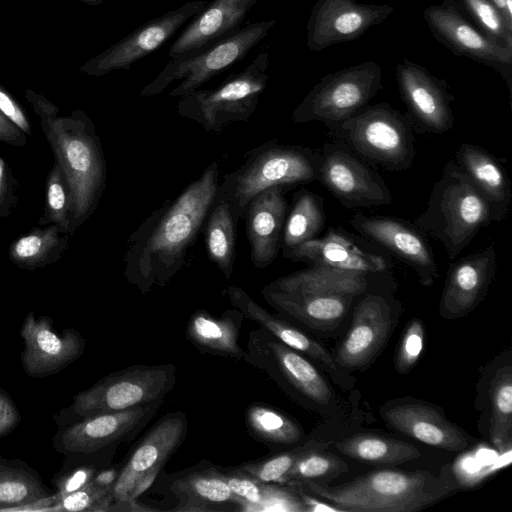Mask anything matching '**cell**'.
<instances>
[{"label":"cell","mask_w":512,"mask_h":512,"mask_svg":"<svg viewBox=\"0 0 512 512\" xmlns=\"http://www.w3.org/2000/svg\"><path fill=\"white\" fill-rule=\"evenodd\" d=\"M219 166L210 163L174 200H167L129 237L124 276L142 293L165 286L184 266L214 203Z\"/></svg>","instance_id":"1"},{"label":"cell","mask_w":512,"mask_h":512,"mask_svg":"<svg viewBox=\"0 0 512 512\" xmlns=\"http://www.w3.org/2000/svg\"><path fill=\"white\" fill-rule=\"evenodd\" d=\"M299 485L343 512H415L460 488L449 465L439 475L424 470L380 469L334 486L313 481Z\"/></svg>","instance_id":"2"},{"label":"cell","mask_w":512,"mask_h":512,"mask_svg":"<svg viewBox=\"0 0 512 512\" xmlns=\"http://www.w3.org/2000/svg\"><path fill=\"white\" fill-rule=\"evenodd\" d=\"M40 122L70 190L74 230L93 213L105 187L101 144L92 121L80 110Z\"/></svg>","instance_id":"3"},{"label":"cell","mask_w":512,"mask_h":512,"mask_svg":"<svg viewBox=\"0 0 512 512\" xmlns=\"http://www.w3.org/2000/svg\"><path fill=\"white\" fill-rule=\"evenodd\" d=\"M246 156L239 167L224 175L216 192V198L230 207L238 221L261 191L317 181V149L270 140Z\"/></svg>","instance_id":"4"},{"label":"cell","mask_w":512,"mask_h":512,"mask_svg":"<svg viewBox=\"0 0 512 512\" xmlns=\"http://www.w3.org/2000/svg\"><path fill=\"white\" fill-rule=\"evenodd\" d=\"M491 222L487 203L451 159L433 185L426 209L413 223L439 241L453 261Z\"/></svg>","instance_id":"5"},{"label":"cell","mask_w":512,"mask_h":512,"mask_svg":"<svg viewBox=\"0 0 512 512\" xmlns=\"http://www.w3.org/2000/svg\"><path fill=\"white\" fill-rule=\"evenodd\" d=\"M326 127L331 139L345 143L374 168L402 172L412 166L416 157L413 120L388 103L366 105Z\"/></svg>","instance_id":"6"},{"label":"cell","mask_w":512,"mask_h":512,"mask_svg":"<svg viewBox=\"0 0 512 512\" xmlns=\"http://www.w3.org/2000/svg\"><path fill=\"white\" fill-rule=\"evenodd\" d=\"M269 53L261 52L243 70L212 89H197L177 104L178 114L205 131L222 133L231 123L248 120L267 87Z\"/></svg>","instance_id":"7"},{"label":"cell","mask_w":512,"mask_h":512,"mask_svg":"<svg viewBox=\"0 0 512 512\" xmlns=\"http://www.w3.org/2000/svg\"><path fill=\"white\" fill-rule=\"evenodd\" d=\"M275 20L249 23L199 52L171 59L140 92L143 97L162 93L172 82L181 81L169 96L183 97L244 59L275 25Z\"/></svg>","instance_id":"8"},{"label":"cell","mask_w":512,"mask_h":512,"mask_svg":"<svg viewBox=\"0 0 512 512\" xmlns=\"http://www.w3.org/2000/svg\"><path fill=\"white\" fill-rule=\"evenodd\" d=\"M243 360L302 404L320 411L335 403L332 387L316 366L261 326L249 332Z\"/></svg>","instance_id":"9"},{"label":"cell","mask_w":512,"mask_h":512,"mask_svg":"<svg viewBox=\"0 0 512 512\" xmlns=\"http://www.w3.org/2000/svg\"><path fill=\"white\" fill-rule=\"evenodd\" d=\"M383 89L382 69L375 61L329 73L322 77L292 112L294 123L319 121L324 125L352 116Z\"/></svg>","instance_id":"10"},{"label":"cell","mask_w":512,"mask_h":512,"mask_svg":"<svg viewBox=\"0 0 512 512\" xmlns=\"http://www.w3.org/2000/svg\"><path fill=\"white\" fill-rule=\"evenodd\" d=\"M175 382L173 364L130 366L79 393L74 409L80 416L89 417L135 408L164 399Z\"/></svg>","instance_id":"11"},{"label":"cell","mask_w":512,"mask_h":512,"mask_svg":"<svg viewBox=\"0 0 512 512\" xmlns=\"http://www.w3.org/2000/svg\"><path fill=\"white\" fill-rule=\"evenodd\" d=\"M392 288L372 289L358 297L350 328L333 354L344 370H366L385 348L400 308Z\"/></svg>","instance_id":"12"},{"label":"cell","mask_w":512,"mask_h":512,"mask_svg":"<svg viewBox=\"0 0 512 512\" xmlns=\"http://www.w3.org/2000/svg\"><path fill=\"white\" fill-rule=\"evenodd\" d=\"M332 140L317 148V181L348 209L390 204V188L376 169L342 141Z\"/></svg>","instance_id":"13"},{"label":"cell","mask_w":512,"mask_h":512,"mask_svg":"<svg viewBox=\"0 0 512 512\" xmlns=\"http://www.w3.org/2000/svg\"><path fill=\"white\" fill-rule=\"evenodd\" d=\"M433 37L454 55L496 70L505 80L512 97V49L491 39L462 12L457 0H443L423 12Z\"/></svg>","instance_id":"14"},{"label":"cell","mask_w":512,"mask_h":512,"mask_svg":"<svg viewBox=\"0 0 512 512\" xmlns=\"http://www.w3.org/2000/svg\"><path fill=\"white\" fill-rule=\"evenodd\" d=\"M188 429L182 411L171 412L159 419L132 451L111 487L116 501L134 500L146 491L167 460L183 443Z\"/></svg>","instance_id":"15"},{"label":"cell","mask_w":512,"mask_h":512,"mask_svg":"<svg viewBox=\"0 0 512 512\" xmlns=\"http://www.w3.org/2000/svg\"><path fill=\"white\" fill-rule=\"evenodd\" d=\"M349 224L364 238L392 255L416 274L424 287L432 286L439 276L433 250L414 223L399 217L355 213Z\"/></svg>","instance_id":"16"},{"label":"cell","mask_w":512,"mask_h":512,"mask_svg":"<svg viewBox=\"0 0 512 512\" xmlns=\"http://www.w3.org/2000/svg\"><path fill=\"white\" fill-rule=\"evenodd\" d=\"M207 3L206 0H192L149 20L100 54L90 58L79 71L100 77L115 70L132 68L134 63L165 44L189 19L202 11Z\"/></svg>","instance_id":"17"},{"label":"cell","mask_w":512,"mask_h":512,"mask_svg":"<svg viewBox=\"0 0 512 512\" xmlns=\"http://www.w3.org/2000/svg\"><path fill=\"white\" fill-rule=\"evenodd\" d=\"M286 258L309 266L329 267L365 273L392 272L391 256L360 234L330 227L322 237L292 249Z\"/></svg>","instance_id":"18"},{"label":"cell","mask_w":512,"mask_h":512,"mask_svg":"<svg viewBox=\"0 0 512 512\" xmlns=\"http://www.w3.org/2000/svg\"><path fill=\"white\" fill-rule=\"evenodd\" d=\"M400 96L420 133L443 134L454 126V100L445 80L406 58L396 65Z\"/></svg>","instance_id":"19"},{"label":"cell","mask_w":512,"mask_h":512,"mask_svg":"<svg viewBox=\"0 0 512 512\" xmlns=\"http://www.w3.org/2000/svg\"><path fill=\"white\" fill-rule=\"evenodd\" d=\"M389 427L426 445L459 452L474 442L469 434L451 422L443 409L413 397L391 399L379 407Z\"/></svg>","instance_id":"20"},{"label":"cell","mask_w":512,"mask_h":512,"mask_svg":"<svg viewBox=\"0 0 512 512\" xmlns=\"http://www.w3.org/2000/svg\"><path fill=\"white\" fill-rule=\"evenodd\" d=\"M393 12L388 4H365L357 0H317L307 22V48L322 51L332 45L353 41Z\"/></svg>","instance_id":"21"},{"label":"cell","mask_w":512,"mask_h":512,"mask_svg":"<svg viewBox=\"0 0 512 512\" xmlns=\"http://www.w3.org/2000/svg\"><path fill=\"white\" fill-rule=\"evenodd\" d=\"M496 272L494 243L453 260L439 301V315L446 320H455L471 313L488 293Z\"/></svg>","instance_id":"22"},{"label":"cell","mask_w":512,"mask_h":512,"mask_svg":"<svg viewBox=\"0 0 512 512\" xmlns=\"http://www.w3.org/2000/svg\"><path fill=\"white\" fill-rule=\"evenodd\" d=\"M258 0H212L172 43L171 59L193 55L241 28Z\"/></svg>","instance_id":"23"},{"label":"cell","mask_w":512,"mask_h":512,"mask_svg":"<svg viewBox=\"0 0 512 512\" xmlns=\"http://www.w3.org/2000/svg\"><path fill=\"white\" fill-rule=\"evenodd\" d=\"M394 285L392 272L365 273L321 266H309L267 284L272 289L285 292L350 297Z\"/></svg>","instance_id":"24"},{"label":"cell","mask_w":512,"mask_h":512,"mask_svg":"<svg viewBox=\"0 0 512 512\" xmlns=\"http://www.w3.org/2000/svg\"><path fill=\"white\" fill-rule=\"evenodd\" d=\"M286 186H273L258 193L248 204L244 217L250 258L256 268H266L276 259L287 215Z\"/></svg>","instance_id":"25"},{"label":"cell","mask_w":512,"mask_h":512,"mask_svg":"<svg viewBox=\"0 0 512 512\" xmlns=\"http://www.w3.org/2000/svg\"><path fill=\"white\" fill-rule=\"evenodd\" d=\"M162 403L163 399L123 411L85 417L63 433V448L84 454L100 450L140 428Z\"/></svg>","instance_id":"26"},{"label":"cell","mask_w":512,"mask_h":512,"mask_svg":"<svg viewBox=\"0 0 512 512\" xmlns=\"http://www.w3.org/2000/svg\"><path fill=\"white\" fill-rule=\"evenodd\" d=\"M25 349L22 363L34 377L55 373L74 361L82 352V339L72 331L62 336L53 332L50 320L29 314L21 331Z\"/></svg>","instance_id":"27"},{"label":"cell","mask_w":512,"mask_h":512,"mask_svg":"<svg viewBox=\"0 0 512 512\" xmlns=\"http://www.w3.org/2000/svg\"><path fill=\"white\" fill-rule=\"evenodd\" d=\"M489 207L491 220L506 218L512 199L511 181L505 162L481 146L464 142L453 158Z\"/></svg>","instance_id":"28"},{"label":"cell","mask_w":512,"mask_h":512,"mask_svg":"<svg viewBox=\"0 0 512 512\" xmlns=\"http://www.w3.org/2000/svg\"><path fill=\"white\" fill-rule=\"evenodd\" d=\"M477 408L486 405V432L498 450L511 447L512 441V365L508 360L494 359L479 378Z\"/></svg>","instance_id":"29"},{"label":"cell","mask_w":512,"mask_h":512,"mask_svg":"<svg viewBox=\"0 0 512 512\" xmlns=\"http://www.w3.org/2000/svg\"><path fill=\"white\" fill-rule=\"evenodd\" d=\"M265 301L282 316L314 330L338 327L357 297L285 292L267 285L261 290Z\"/></svg>","instance_id":"30"},{"label":"cell","mask_w":512,"mask_h":512,"mask_svg":"<svg viewBox=\"0 0 512 512\" xmlns=\"http://www.w3.org/2000/svg\"><path fill=\"white\" fill-rule=\"evenodd\" d=\"M243 319L237 309L227 310L220 317L200 309L189 318L186 338L202 353L243 360L246 350L238 341Z\"/></svg>","instance_id":"31"},{"label":"cell","mask_w":512,"mask_h":512,"mask_svg":"<svg viewBox=\"0 0 512 512\" xmlns=\"http://www.w3.org/2000/svg\"><path fill=\"white\" fill-rule=\"evenodd\" d=\"M170 490L179 500L174 510L210 511L218 506L238 504L221 469L202 464L175 479Z\"/></svg>","instance_id":"32"},{"label":"cell","mask_w":512,"mask_h":512,"mask_svg":"<svg viewBox=\"0 0 512 512\" xmlns=\"http://www.w3.org/2000/svg\"><path fill=\"white\" fill-rule=\"evenodd\" d=\"M345 456L369 464H403L421 456L414 445L371 433H358L335 443Z\"/></svg>","instance_id":"33"},{"label":"cell","mask_w":512,"mask_h":512,"mask_svg":"<svg viewBox=\"0 0 512 512\" xmlns=\"http://www.w3.org/2000/svg\"><path fill=\"white\" fill-rule=\"evenodd\" d=\"M325 221L323 198L308 190H299L294 195L292 208L284 223L281 240L283 255L300 244L318 237Z\"/></svg>","instance_id":"34"},{"label":"cell","mask_w":512,"mask_h":512,"mask_svg":"<svg viewBox=\"0 0 512 512\" xmlns=\"http://www.w3.org/2000/svg\"><path fill=\"white\" fill-rule=\"evenodd\" d=\"M237 223L230 207L215 196L205 220V243L210 260L226 279L234 267Z\"/></svg>","instance_id":"35"},{"label":"cell","mask_w":512,"mask_h":512,"mask_svg":"<svg viewBox=\"0 0 512 512\" xmlns=\"http://www.w3.org/2000/svg\"><path fill=\"white\" fill-rule=\"evenodd\" d=\"M67 233L54 224L20 237L10 247L14 264L25 269L41 268L56 261L67 244Z\"/></svg>","instance_id":"36"},{"label":"cell","mask_w":512,"mask_h":512,"mask_svg":"<svg viewBox=\"0 0 512 512\" xmlns=\"http://www.w3.org/2000/svg\"><path fill=\"white\" fill-rule=\"evenodd\" d=\"M245 422L251 435L267 444L289 446L303 438L301 426L278 409L253 403L246 409Z\"/></svg>","instance_id":"37"},{"label":"cell","mask_w":512,"mask_h":512,"mask_svg":"<svg viewBox=\"0 0 512 512\" xmlns=\"http://www.w3.org/2000/svg\"><path fill=\"white\" fill-rule=\"evenodd\" d=\"M330 442L318 441L301 454L287 475L286 485L309 481L330 482L346 473L348 466L340 457L327 451Z\"/></svg>","instance_id":"38"},{"label":"cell","mask_w":512,"mask_h":512,"mask_svg":"<svg viewBox=\"0 0 512 512\" xmlns=\"http://www.w3.org/2000/svg\"><path fill=\"white\" fill-rule=\"evenodd\" d=\"M73 202L66 179L55 161L46 182V205L40 223L54 224L64 233L73 230Z\"/></svg>","instance_id":"39"},{"label":"cell","mask_w":512,"mask_h":512,"mask_svg":"<svg viewBox=\"0 0 512 512\" xmlns=\"http://www.w3.org/2000/svg\"><path fill=\"white\" fill-rule=\"evenodd\" d=\"M462 12L494 41L512 49V26L491 0H457Z\"/></svg>","instance_id":"40"},{"label":"cell","mask_w":512,"mask_h":512,"mask_svg":"<svg viewBox=\"0 0 512 512\" xmlns=\"http://www.w3.org/2000/svg\"><path fill=\"white\" fill-rule=\"evenodd\" d=\"M316 440H309L303 444L265 458L246 462L238 467L264 484L286 485V478L298 457L308 450Z\"/></svg>","instance_id":"41"},{"label":"cell","mask_w":512,"mask_h":512,"mask_svg":"<svg viewBox=\"0 0 512 512\" xmlns=\"http://www.w3.org/2000/svg\"><path fill=\"white\" fill-rule=\"evenodd\" d=\"M43 496L42 487L29 474L14 469H0V509L29 505Z\"/></svg>","instance_id":"42"},{"label":"cell","mask_w":512,"mask_h":512,"mask_svg":"<svg viewBox=\"0 0 512 512\" xmlns=\"http://www.w3.org/2000/svg\"><path fill=\"white\" fill-rule=\"evenodd\" d=\"M425 343L423 321L414 317L407 323L399 340L394 356V366L398 373L408 374L418 363Z\"/></svg>","instance_id":"43"},{"label":"cell","mask_w":512,"mask_h":512,"mask_svg":"<svg viewBox=\"0 0 512 512\" xmlns=\"http://www.w3.org/2000/svg\"><path fill=\"white\" fill-rule=\"evenodd\" d=\"M113 499L111 488L89 481L80 489L61 497L52 509L58 511H107Z\"/></svg>","instance_id":"44"},{"label":"cell","mask_w":512,"mask_h":512,"mask_svg":"<svg viewBox=\"0 0 512 512\" xmlns=\"http://www.w3.org/2000/svg\"><path fill=\"white\" fill-rule=\"evenodd\" d=\"M221 471L242 509L257 511L263 502L266 484L257 481L239 467Z\"/></svg>","instance_id":"45"},{"label":"cell","mask_w":512,"mask_h":512,"mask_svg":"<svg viewBox=\"0 0 512 512\" xmlns=\"http://www.w3.org/2000/svg\"><path fill=\"white\" fill-rule=\"evenodd\" d=\"M0 112L25 134H32L25 112L2 85H0Z\"/></svg>","instance_id":"46"},{"label":"cell","mask_w":512,"mask_h":512,"mask_svg":"<svg viewBox=\"0 0 512 512\" xmlns=\"http://www.w3.org/2000/svg\"><path fill=\"white\" fill-rule=\"evenodd\" d=\"M16 204L15 185L12 174L0 158V218L8 216Z\"/></svg>","instance_id":"47"},{"label":"cell","mask_w":512,"mask_h":512,"mask_svg":"<svg viewBox=\"0 0 512 512\" xmlns=\"http://www.w3.org/2000/svg\"><path fill=\"white\" fill-rule=\"evenodd\" d=\"M25 97L32 105L35 113L43 121L51 116L58 114L59 108L50 102L44 95L38 94L31 89L25 91Z\"/></svg>","instance_id":"48"},{"label":"cell","mask_w":512,"mask_h":512,"mask_svg":"<svg viewBox=\"0 0 512 512\" xmlns=\"http://www.w3.org/2000/svg\"><path fill=\"white\" fill-rule=\"evenodd\" d=\"M0 141L12 146L22 147L26 144V136L15 124L0 112Z\"/></svg>","instance_id":"49"},{"label":"cell","mask_w":512,"mask_h":512,"mask_svg":"<svg viewBox=\"0 0 512 512\" xmlns=\"http://www.w3.org/2000/svg\"><path fill=\"white\" fill-rule=\"evenodd\" d=\"M18 420V413L12 402L0 393V435L10 431Z\"/></svg>","instance_id":"50"},{"label":"cell","mask_w":512,"mask_h":512,"mask_svg":"<svg viewBox=\"0 0 512 512\" xmlns=\"http://www.w3.org/2000/svg\"><path fill=\"white\" fill-rule=\"evenodd\" d=\"M92 475L93 470L91 468L84 467L76 470L63 483L61 488V497L72 493L86 485L90 481Z\"/></svg>","instance_id":"51"},{"label":"cell","mask_w":512,"mask_h":512,"mask_svg":"<svg viewBox=\"0 0 512 512\" xmlns=\"http://www.w3.org/2000/svg\"><path fill=\"white\" fill-rule=\"evenodd\" d=\"M118 472L114 469L105 470L100 472L93 480L96 484L111 488L116 481Z\"/></svg>","instance_id":"52"},{"label":"cell","mask_w":512,"mask_h":512,"mask_svg":"<svg viewBox=\"0 0 512 512\" xmlns=\"http://www.w3.org/2000/svg\"><path fill=\"white\" fill-rule=\"evenodd\" d=\"M506 22L512 26V0H491Z\"/></svg>","instance_id":"53"},{"label":"cell","mask_w":512,"mask_h":512,"mask_svg":"<svg viewBox=\"0 0 512 512\" xmlns=\"http://www.w3.org/2000/svg\"><path fill=\"white\" fill-rule=\"evenodd\" d=\"M88 5L97 6L103 4L104 0H77Z\"/></svg>","instance_id":"54"}]
</instances>
